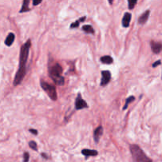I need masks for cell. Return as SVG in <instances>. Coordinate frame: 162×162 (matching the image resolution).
<instances>
[{"mask_svg":"<svg viewBox=\"0 0 162 162\" xmlns=\"http://www.w3.org/2000/svg\"><path fill=\"white\" fill-rule=\"evenodd\" d=\"M62 73H63V68L59 63H56L49 69L50 78L58 86H63L65 82L64 78L62 76Z\"/></svg>","mask_w":162,"mask_h":162,"instance_id":"2","label":"cell"},{"mask_svg":"<svg viewBox=\"0 0 162 162\" xmlns=\"http://www.w3.org/2000/svg\"><path fill=\"white\" fill-rule=\"evenodd\" d=\"M149 14H150V10H146L144 13H142L141 16L139 17V23L141 24V25H144L146 23V21H148V18H149Z\"/></svg>","mask_w":162,"mask_h":162,"instance_id":"10","label":"cell"},{"mask_svg":"<svg viewBox=\"0 0 162 162\" xmlns=\"http://www.w3.org/2000/svg\"><path fill=\"white\" fill-rule=\"evenodd\" d=\"M131 20V14L130 13H128V12H127V13H124V15L123 17V19H122L123 26L125 27V28L129 27Z\"/></svg>","mask_w":162,"mask_h":162,"instance_id":"9","label":"cell"},{"mask_svg":"<svg viewBox=\"0 0 162 162\" xmlns=\"http://www.w3.org/2000/svg\"><path fill=\"white\" fill-rule=\"evenodd\" d=\"M88 108V104L82 99L81 93H78L76 98V100H75V108L77 110H81L83 109V108Z\"/></svg>","mask_w":162,"mask_h":162,"instance_id":"5","label":"cell"},{"mask_svg":"<svg viewBox=\"0 0 162 162\" xmlns=\"http://www.w3.org/2000/svg\"><path fill=\"white\" fill-rule=\"evenodd\" d=\"M102 74V79H101V82H100V86H105L109 83L110 80H111V73L108 70H103L101 72Z\"/></svg>","mask_w":162,"mask_h":162,"instance_id":"6","label":"cell"},{"mask_svg":"<svg viewBox=\"0 0 162 162\" xmlns=\"http://www.w3.org/2000/svg\"><path fill=\"white\" fill-rule=\"evenodd\" d=\"M103 135V127L101 126H99L97 128H96L94 132H93V139H94V141L96 143H98L100 141V137Z\"/></svg>","mask_w":162,"mask_h":162,"instance_id":"8","label":"cell"},{"mask_svg":"<svg viewBox=\"0 0 162 162\" xmlns=\"http://www.w3.org/2000/svg\"><path fill=\"white\" fill-rule=\"evenodd\" d=\"M109 1V3L110 4H112L113 3V0H108Z\"/></svg>","mask_w":162,"mask_h":162,"instance_id":"25","label":"cell"},{"mask_svg":"<svg viewBox=\"0 0 162 162\" xmlns=\"http://www.w3.org/2000/svg\"><path fill=\"white\" fill-rule=\"evenodd\" d=\"M31 48V40H28L26 43H25L21 48L20 52V58H19V69L17 71L14 80L13 86H18L26 74V63L29 58V52Z\"/></svg>","mask_w":162,"mask_h":162,"instance_id":"1","label":"cell"},{"mask_svg":"<svg viewBox=\"0 0 162 162\" xmlns=\"http://www.w3.org/2000/svg\"><path fill=\"white\" fill-rule=\"evenodd\" d=\"M41 2H42V0H33V6H37V5H39L40 3H41Z\"/></svg>","mask_w":162,"mask_h":162,"instance_id":"22","label":"cell"},{"mask_svg":"<svg viewBox=\"0 0 162 162\" xmlns=\"http://www.w3.org/2000/svg\"><path fill=\"white\" fill-rule=\"evenodd\" d=\"M86 17H81V18H79L78 20L76 21L75 22H74V23H72L71 25H70V28L71 29H74V28H78V27L79 26V23L80 22H82V21H84L86 20Z\"/></svg>","mask_w":162,"mask_h":162,"instance_id":"16","label":"cell"},{"mask_svg":"<svg viewBox=\"0 0 162 162\" xmlns=\"http://www.w3.org/2000/svg\"><path fill=\"white\" fill-rule=\"evenodd\" d=\"M82 153L86 157V158H88L89 157H91V156H93V157L96 156L98 154V152L96 150H94V149H84L82 150Z\"/></svg>","mask_w":162,"mask_h":162,"instance_id":"11","label":"cell"},{"mask_svg":"<svg viewBox=\"0 0 162 162\" xmlns=\"http://www.w3.org/2000/svg\"><path fill=\"white\" fill-rule=\"evenodd\" d=\"M138 0H128V8L129 10H133L135 7Z\"/></svg>","mask_w":162,"mask_h":162,"instance_id":"18","label":"cell"},{"mask_svg":"<svg viewBox=\"0 0 162 162\" xmlns=\"http://www.w3.org/2000/svg\"><path fill=\"white\" fill-rule=\"evenodd\" d=\"M40 86L41 88L44 89V91L48 94V96H49L52 100H57V92L56 87L51 84H48L44 81H40Z\"/></svg>","mask_w":162,"mask_h":162,"instance_id":"4","label":"cell"},{"mask_svg":"<svg viewBox=\"0 0 162 162\" xmlns=\"http://www.w3.org/2000/svg\"><path fill=\"white\" fill-rule=\"evenodd\" d=\"M130 151L131 153L134 162H153L138 145H131Z\"/></svg>","mask_w":162,"mask_h":162,"instance_id":"3","label":"cell"},{"mask_svg":"<svg viewBox=\"0 0 162 162\" xmlns=\"http://www.w3.org/2000/svg\"><path fill=\"white\" fill-rule=\"evenodd\" d=\"M82 30L85 32L86 33H88V34H93L94 33V29L93 28L91 25H84L82 27Z\"/></svg>","mask_w":162,"mask_h":162,"instance_id":"15","label":"cell"},{"mask_svg":"<svg viewBox=\"0 0 162 162\" xmlns=\"http://www.w3.org/2000/svg\"><path fill=\"white\" fill-rule=\"evenodd\" d=\"M135 100V97L134 96H129L127 99L126 100V102H125V104H124V106H123V110L124 111V110H126L127 108V107H128V104H129L131 102H133L134 100Z\"/></svg>","mask_w":162,"mask_h":162,"instance_id":"17","label":"cell"},{"mask_svg":"<svg viewBox=\"0 0 162 162\" xmlns=\"http://www.w3.org/2000/svg\"><path fill=\"white\" fill-rule=\"evenodd\" d=\"M29 146L32 149L35 150V151H37V142H34V141H30L29 142Z\"/></svg>","mask_w":162,"mask_h":162,"instance_id":"19","label":"cell"},{"mask_svg":"<svg viewBox=\"0 0 162 162\" xmlns=\"http://www.w3.org/2000/svg\"><path fill=\"white\" fill-rule=\"evenodd\" d=\"M14 39H15V35L13 33H9L7 37L6 38V40H5L6 45L7 46H11L13 44V41H14Z\"/></svg>","mask_w":162,"mask_h":162,"instance_id":"12","label":"cell"},{"mask_svg":"<svg viewBox=\"0 0 162 162\" xmlns=\"http://www.w3.org/2000/svg\"><path fill=\"white\" fill-rule=\"evenodd\" d=\"M29 0H23V3H22L21 9L20 10V13L29 11L30 8L29 7Z\"/></svg>","mask_w":162,"mask_h":162,"instance_id":"13","label":"cell"},{"mask_svg":"<svg viewBox=\"0 0 162 162\" xmlns=\"http://www.w3.org/2000/svg\"><path fill=\"white\" fill-rule=\"evenodd\" d=\"M41 156H43V157H44V158L48 159V156H47L46 154H44V153H42V154H41Z\"/></svg>","mask_w":162,"mask_h":162,"instance_id":"24","label":"cell"},{"mask_svg":"<svg viewBox=\"0 0 162 162\" xmlns=\"http://www.w3.org/2000/svg\"><path fill=\"white\" fill-rule=\"evenodd\" d=\"M161 64V61L159 60H157V62H155V63H153L152 66H153V68H155V67H157V66H160Z\"/></svg>","mask_w":162,"mask_h":162,"instance_id":"21","label":"cell"},{"mask_svg":"<svg viewBox=\"0 0 162 162\" xmlns=\"http://www.w3.org/2000/svg\"><path fill=\"white\" fill-rule=\"evenodd\" d=\"M29 131L32 133V134H33V135H37V134H38V132H37V130H35V129H30Z\"/></svg>","mask_w":162,"mask_h":162,"instance_id":"23","label":"cell"},{"mask_svg":"<svg viewBox=\"0 0 162 162\" xmlns=\"http://www.w3.org/2000/svg\"><path fill=\"white\" fill-rule=\"evenodd\" d=\"M100 61L104 64H112L113 63V59L109 56H104L100 58Z\"/></svg>","mask_w":162,"mask_h":162,"instance_id":"14","label":"cell"},{"mask_svg":"<svg viewBox=\"0 0 162 162\" xmlns=\"http://www.w3.org/2000/svg\"><path fill=\"white\" fill-rule=\"evenodd\" d=\"M150 46H151V49H152L153 52L155 54H159L161 51L162 45L160 42H155V41H151L150 42Z\"/></svg>","mask_w":162,"mask_h":162,"instance_id":"7","label":"cell"},{"mask_svg":"<svg viewBox=\"0 0 162 162\" xmlns=\"http://www.w3.org/2000/svg\"><path fill=\"white\" fill-rule=\"evenodd\" d=\"M29 153L25 152L24 153V162H29Z\"/></svg>","mask_w":162,"mask_h":162,"instance_id":"20","label":"cell"}]
</instances>
